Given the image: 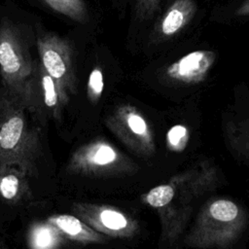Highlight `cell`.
Here are the masks:
<instances>
[{"label": "cell", "mask_w": 249, "mask_h": 249, "mask_svg": "<svg viewBox=\"0 0 249 249\" xmlns=\"http://www.w3.org/2000/svg\"><path fill=\"white\" fill-rule=\"evenodd\" d=\"M235 15L238 17L249 16V0H244L235 11Z\"/></svg>", "instance_id": "cell-20"}, {"label": "cell", "mask_w": 249, "mask_h": 249, "mask_svg": "<svg viewBox=\"0 0 249 249\" xmlns=\"http://www.w3.org/2000/svg\"><path fill=\"white\" fill-rule=\"evenodd\" d=\"M53 11L65 17L85 23L89 20V14L84 0H43Z\"/></svg>", "instance_id": "cell-15"}, {"label": "cell", "mask_w": 249, "mask_h": 249, "mask_svg": "<svg viewBox=\"0 0 249 249\" xmlns=\"http://www.w3.org/2000/svg\"><path fill=\"white\" fill-rule=\"evenodd\" d=\"M235 136V142L239 149L249 157V119H247L242 124L241 127L237 130Z\"/></svg>", "instance_id": "cell-19"}, {"label": "cell", "mask_w": 249, "mask_h": 249, "mask_svg": "<svg viewBox=\"0 0 249 249\" xmlns=\"http://www.w3.org/2000/svg\"><path fill=\"white\" fill-rule=\"evenodd\" d=\"M34 91L40 92V95L36 98L35 113L39 114V99L41 98V102L49 114L53 118L58 119L63 106H65L69 100V96L62 91L57 82L45 70L41 62L35 67L33 95Z\"/></svg>", "instance_id": "cell-11"}, {"label": "cell", "mask_w": 249, "mask_h": 249, "mask_svg": "<svg viewBox=\"0 0 249 249\" xmlns=\"http://www.w3.org/2000/svg\"><path fill=\"white\" fill-rule=\"evenodd\" d=\"M72 211L92 229L108 236L130 238L139 230L138 223L131 216L113 206L75 202Z\"/></svg>", "instance_id": "cell-8"}, {"label": "cell", "mask_w": 249, "mask_h": 249, "mask_svg": "<svg viewBox=\"0 0 249 249\" xmlns=\"http://www.w3.org/2000/svg\"><path fill=\"white\" fill-rule=\"evenodd\" d=\"M104 89V80L103 73L99 66L94 67L88 79V96L89 99L96 103L100 99Z\"/></svg>", "instance_id": "cell-17"}, {"label": "cell", "mask_w": 249, "mask_h": 249, "mask_svg": "<svg viewBox=\"0 0 249 249\" xmlns=\"http://www.w3.org/2000/svg\"><path fill=\"white\" fill-rule=\"evenodd\" d=\"M41 64L57 82L66 95L75 93L76 77L73 51L69 42L54 33H41L37 37Z\"/></svg>", "instance_id": "cell-7"}, {"label": "cell", "mask_w": 249, "mask_h": 249, "mask_svg": "<svg viewBox=\"0 0 249 249\" xmlns=\"http://www.w3.org/2000/svg\"><path fill=\"white\" fill-rule=\"evenodd\" d=\"M0 197L11 203H22L31 199L29 176L14 164H0Z\"/></svg>", "instance_id": "cell-13"}, {"label": "cell", "mask_w": 249, "mask_h": 249, "mask_svg": "<svg viewBox=\"0 0 249 249\" xmlns=\"http://www.w3.org/2000/svg\"><path fill=\"white\" fill-rule=\"evenodd\" d=\"M0 73L4 89L32 112L35 66L18 28L8 19L0 24Z\"/></svg>", "instance_id": "cell-3"}, {"label": "cell", "mask_w": 249, "mask_h": 249, "mask_svg": "<svg viewBox=\"0 0 249 249\" xmlns=\"http://www.w3.org/2000/svg\"><path fill=\"white\" fill-rule=\"evenodd\" d=\"M134 161L105 140H94L77 149L67 171L88 176H123L136 172Z\"/></svg>", "instance_id": "cell-5"}, {"label": "cell", "mask_w": 249, "mask_h": 249, "mask_svg": "<svg viewBox=\"0 0 249 249\" xmlns=\"http://www.w3.org/2000/svg\"><path fill=\"white\" fill-rule=\"evenodd\" d=\"M24 103L5 89L0 92V164H14L29 177L38 175L41 142Z\"/></svg>", "instance_id": "cell-2"}, {"label": "cell", "mask_w": 249, "mask_h": 249, "mask_svg": "<svg viewBox=\"0 0 249 249\" xmlns=\"http://www.w3.org/2000/svg\"><path fill=\"white\" fill-rule=\"evenodd\" d=\"M215 180V171L201 166L178 174L142 196L143 202L159 212L163 240L172 241L182 231L196 201Z\"/></svg>", "instance_id": "cell-1"}, {"label": "cell", "mask_w": 249, "mask_h": 249, "mask_svg": "<svg viewBox=\"0 0 249 249\" xmlns=\"http://www.w3.org/2000/svg\"><path fill=\"white\" fill-rule=\"evenodd\" d=\"M107 127L136 154L149 157L155 152L154 134L145 117L134 106L120 105L106 119Z\"/></svg>", "instance_id": "cell-6"}, {"label": "cell", "mask_w": 249, "mask_h": 249, "mask_svg": "<svg viewBox=\"0 0 249 249\" xmlns=\"http://www.w3.org/2000/svg\"><path fill=\"white\" fill-rule=\"evenodd\" d=\"M244 225V212L234 201L217 198L200 211L186 242L197 248H225L237 238Z\"/></svg>", "instance_id": "cell-4"}, {"label": "cell", "mask_w": 249, "mask_h": 249, "mask_svg": "<svg viewBox=\"0 0 249 249\" xmlns=\"http://www.w3.org/2000/svg\"><path fill=\"white\" fill-rule=\"evenodd\" d=\"M47 221L67 240L80 243H105L108 235L103 234L84 222L76 215L56 214Z\"/></svg>", "instance_id": "cell-12"}, {"label": "cell", "mask_w": 249, "mask_h": 249, "mask_svg": "<svg viewBox=\"0 0 249 249\" xmlns=\"http://www.w3.org/2000/svg\"><path fill=\"white\" fill-rule=\"evenodd\" d=\"M136 16L141 19H148L159 10L161 0H132Z\"/></svg>", "instance_id": "cell-18"}, {"label": "cell", "mask_w": 249, "mask_h": 249, "mask_svg": "<svg viewBox=\"0 0 249 249\" xmlns=\"http://www.w3.org/2000/svg\"><path fill=\"white\" fill-rule=\"evenodd\" d=\"M189 129L186 125L175 124L166 134V143L168 148L173 152H182L189 142Z\"/></svg>", "instance_id": "cell-16"}, {"label": "cell", "mask_w": 249, "mask_h": 249, "mask_svg": "<svg viewBox=\"0 0 249 249\" xmlns=\"http://www.w3.org/2000/svg\"><path fill=\"white\" fill-rule=\"evenodd\" d=\"M215 59L216 53L212 51H194L171 63L165 73L167 77L176 82L197 84L205 79Z\"/></svg>", "instance_id": "cell-9"}, {"label": "cell", "mask_w": 249, "mask_h": 249, "mask_svg": "<svg viewBox=\"0 0 249 249\" xmlns=\"http://www.w3.org/2000/svg\"><path fill=\"white\" fill-rule=\"evenodd\" d=\"M65 238L48 221L35 224L28 233V245L36 249L56 248L62 245Z\"/></svg>", "instance_id": "cell-14"}, {"label": "cell", "mask_w": 249, "mask_h": 249, "mask_svg": "<svg viewBox=\"0 0 249 249\" xmlns=\"http://www.w3.org/2000/svg\"><path fill=\"white\" fill-rule=\"evenodd\" d=\"M196 9L195 0H174L155 25L154 37L165 40L175 36L190 23Z\"/></svg>", "instance_id": "cell-10"}]
</instances>
